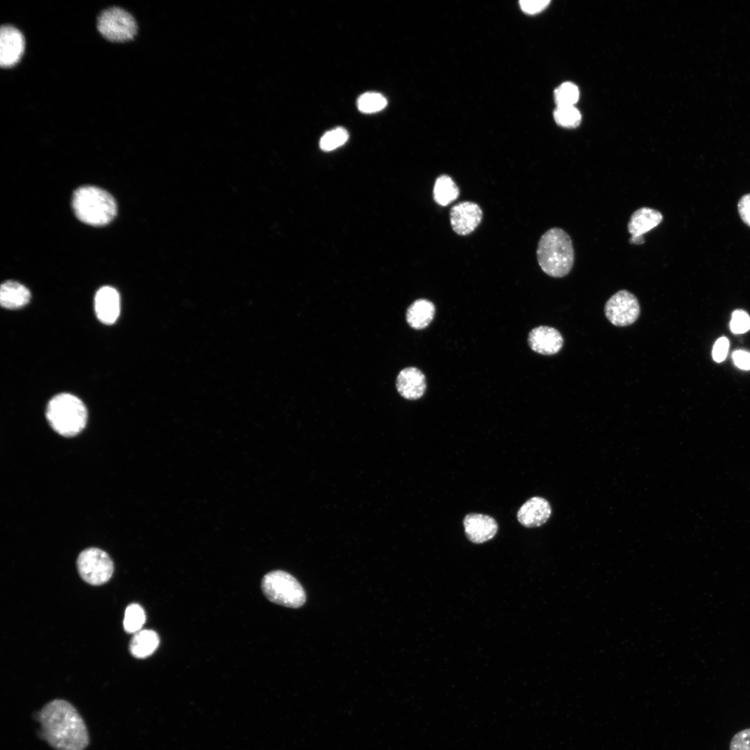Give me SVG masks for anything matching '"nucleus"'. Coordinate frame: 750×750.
<instances>
[{"label":"nucleus","instance_id":"1","mask_svg":"<svg viewBox=\"0 0 750 750\" xmlns=\"http://www.w3.org/2000/svg\"><path fill=\"white\" fill-rule=\"evenodd\" d=\"M40 735L55 750H85L90 742L86 724L68 701L56 699L40 710Z\"/></svg>","mask_w":750,"mask_h":750},{"label":"nucleus","instance_id":"2","mask_svg":"<svg viewBox=\"0 0 750 750\" xmlns=\"http://www.w3.org/2000/svg\"><path fill=\"white\" fill-rule=\"evenodd\" d=\"M537 259L542 270L550 276L560 278L572 269L574 251L569 235L562 228H552L540 238Z\"/></svg>","mask_w":750,"mask_h":750},{"label":"nucleus","instance_id":"3","mask_svg":"<svg viewBox=\"0 0 750 750\" xmlns=\"http://www.w3.org/2000/svg\"><path fill=\"white\" fill-rule=\"evenodd\" d=\"M72 208L82 222L94 226L110 223L117 213L112 196L96 186L85 185L76 189L72 197Z\"/></svg>","mask_w":750,"mask_h":750},{"label":"nucleus","instance_id":"4","mask_svg":"<svg viewBox=\"0 0 750 750\" xmlns=\"http://www.w3.org/2000/svg\"><path fill=\"white\" fill-rule=\"evenodd\" d=\"M46 417L51 428L64 437H73L85 426L87 408L77 397L61 393L49 401Z\"/></svg>","mask_w":750,"mask_h":750},{"label":"nucleus","instance_id":"5","mask_svg":"<svg viewBox=\"0 0 750 750\" xmlns=\"http://www.w3.org/2000/svg\"><path fill=\"white\" fill-rule=\"evenodd\" d=\"M261 589L269 601L285 607L297 608L306 602V592L301 585L292 575L282 570L266 574L261 581Z\"/></svg>","mask_w":750,"mask_h":750},{"label":"nucleus","instance_id":"6","mask_svg":"<svg viewBox=\"0 0 750 750\" xmlns=\"http://www.w3.org/2000/svg\"><path fill=\"white\" fill-rule=\"evenodd\" d=\"M97 29L106 40L124 42L132 40L137 33V24L133 17L119 7L109 8L97 18Z\"/></svg>","mask_w":750,"mask_h":750},{"label":"nucleus","instance_id":"7","mask_svg":"<svg viewBox=\"0 0 750 750\" xmlns=\"http://www.w3.org/2000/svg\"><path fill=\"white\" fill-rule=\"evenodd\" d=\"M77 569L84 581L92 585H100L110 579L114 565L107 553L92 547L81 552L77 559Z\"/></svg>","mask_w":750,"mask_h":750},{"label":"nucleus","instance_id":"8","mask_svg":"<svg viewBox=\"0 0 750 750\" xmlns=\"http://www.w3.org/2000/svg\"><path fill=\"white\" fill-rule=\"evenodd\" d=\"M640 304L631 292L622 290L614 294L606 303L605 315L608 321L617 326L633 324L640 315Z\"/></svg>","mask_w":750,"mask_h":750},{"label":"nucleus","instance_id":"9","mask_svg":"<svg viewBox=\"0 0 750 750\" xmlns=\"http://www.w3.org/2000/svg\"><path fill=\"white\" fill-rule=\"evenodd\" d=\"M25 47L22 33L11 25L0 29V65L7 68L15 65L21 59Z\"/></svg>","mask_w":750,"mask_h":750},{"label":"nucleus","instance_id":"10","mask_svg":"<svg viewBox=\"0 0 750 750\" xmlns=\"http://www.w3.org/2000/svg\"><path fill=\"white\" fill-rule=\"evenodd\" d=\"M483 217L480 206L472 201H462L450 210V222L453 230L460 235H467L479 225Z\"/></svg>","mask_w":750,"mask_h":750},{"label":"nucleus","instance_id":"11","mask_svg":"<svg viewBox=\"0 0 750 750\" xmlns=\"http://www.w3.org/2000/svg\"><path fill=\"white\" fill-rule=\"evenodd\" d=\"M662 219L660 211L651 208L642 207L634 211L628 223V231L631 235L629 242L633 244H643V235L660 224Z\"/></svg>","mask_w":750,"mask_h":750},{"label":"nucleus","instance_id":"12","mask_svg":"<svg viewBox=\"0 0 750 750\" xmlns=\"http://www.w3.org/2000/svg\"><path fill=\"white\" fill-rule=\"evenodd\" d=\"M467 538L476 544L492 539L498 531V524L492 517L479 513H469L463 519Z\"/></svg>","mask_w":750,"mask_h":750},{"label":"nucleus","instance_id":"13","mask_svg":"<svg viewBox=\"0 0 750 750\" xmlns=\"http://www.w3.org/2000/svg\"><path fill=\"white\" fill-rule=\"evenodd\" d=\"M528 342L531 349L542 355H553L562 347L563 338L554 328L541 326L531 331Z\"/></svg>","mask_w":750,"mask_h":750},{"label":"nucleus","instance_id":"14","mask_svg":"<svg viewBox=\"0 0 750 750\" xmlns=\"http://www.w3.org/2000/svg\"><path fill=\"white\" fill-rule=\"evenodd\" d=\"M94 309L100 322L108 325L115 323L120 312L118 292L110 286L99 288L94 297Z\"/></svg>","mask_w":750,"mask_h":750},{"label":"nucleus","instance_id":"15","mask_svg":"<svg viewBox=\"0 0 750 750\" xmlns=\"http://www.w3.org/2000/svg\"><path fill=\"white\" fill-rule=\"evenodd\" d=\"M551 514V508L548 501L540 497H533L520 507L517 517L522 525L533 528L544 524Z\"/></svg>","mask_w":750,"mask_h":750},{"label":"nucleus","instance_id":"16","mask_svg":"<svg viewBox=\"0 0 750 750\" xmlns=\"http://www.w3.org/2000/svg\"><path fill=\"white\" fill-rule=\"evenodd\" d=\"M396 387L398 392L405 399H419L426 388L425 376L416 367H406L399 373Z\"/></svg>","mask_w":750,"mask_h":750},{"label":"nucleus","instance_id":"17","mask_svg":"<svg viewBox=\"0 0 750 750\" xmlns=\"http://www.w3.org/2000/svg\"><path fill=\"white\" fill-rule=\"evenodd\" d=\"M30 299L28 289L17 281H6L1 285L0 303L4 308L19 309L26 305Z\"/></svg>","mask_w":750,"mask_h":750},{"label":"nucleus","instance_id":"18","mask_svg":"<svg viewBox=\"0 0 750 750\" xmlns=\"http://www.w3.org/2000/svg\"><path fill=\"white\" fill-rule=\"evenodd\" d=\"M435 315L434 304L424 299L415 301L407 309L406 320L415 329H422L429 325Z\"/></svg>","mask_w":750,"mask_h":750},{"label":"nucleus","instance_id":"19","mask_svg":"<svg viewBox=\"0 0 750 750\" xmlns=\"http://www.w3.org/2000/svg\"><path fill=\"white\" fill-rule=\"evenodd\" d=\"M159 644V637L152 630H142L135 633L132 638L129 649L131 654L137 658H144L151 655Z\"/></svg>","mask_w":750,"mask_h":750},{"label":"nucleus","instance_id":"20","mask_svg":"<svg viewBox=\"0 0 750 750\" xmlns=\"http://www.w3.org/2000/svg\"><path fill=\"white\" fill-rule=\"evenodd\" d=\"M459 195V189L451 177L441 175L437 178L433 188L435 201L442 206H446L454 201Z\"/></svg>","mask_w":750,"mask_h":750},{"label":"nucleus","instance_id":"21","mask_svg":"<svg viewBox=\"0 0 750 750\" xmlns=\"http://www.w3.org/2000/svg\"><path fill=\"white\" fill-rule=\"evenodd\" d=\"M146 620L144 609L137 603L127 606L124 619V628L129 633H135L140 631Z\"/></svg>","mask_w":750,"mask_h":750},{"label":"nucleus","instance_id":"22","mask_svg":"<svg viewBox=\"0 0 750 750\" xmlns=\"http://www.w3.org/2000/svg\"><path fill=\"white\" fill-rule=\"evenodd\" d=\"M387 105V100L383 95L374 92H368L361 94L357 101L359 110L365 113H373L383 110Z\"/></svg>","mask_w":750,"mask_h":750},{"label":"nucleus","instance_id":"23","mask_svg":"<svg viewBox=\"0 0 750 750\" xmlns=\"http://www.w3.org/2000/svg\"><path fill=\"white\" fill-rule=\"evenodd\" d=\"M554 97L557 106H574L578 100L579 90L575 84L565 82L555 90Z\"/></svg>","mask_w":750,"mask_h":750},{"label":"nucleus","instance_id":"24","mask_svg":"<svg viewBox=\"0 0 750 750\" xmlns=\"http://www.w3.org/2000/svg\"><path fill=\"white\" fill-rule=\"evenodd\" d=\"M553 117L558 124L567 128L577 126L581 120V115L574 106H557Z\"/></svg>","mask_w":750,"mask_h":750},{"label":"nucleus","instance_id":"25","mask_svg":"<svg viewBox=\"0 0 750 750\" xmlns=\"http://www.w3.org/2000/svg\"><path fill=\"white\" fill-rule=\"evenodd\" d=\"M346 129L339 127L326 132L320 139L319 147L324 151H332L343 145L348 140Z\"/></svg>","mask_w":750,"mask_h":750},{"label":"nucleus","instance_id":"26","mask_svg":"<svg viewBox=\"0 0 750 750\" xmlns=\"http://www.w3.org/2000/svg\"><path fill=\"white\" fill-rule=\"evenodd\" d=\"M730 326L734 333H744L750 328V317L745 311L737 310L732 314Z\"/></svg>","mask_w":750,"mask_h":750},{"label":"nucleus","instance_id":"27","mask_svg":"<svg viewBox=\"0 0 750 750\" xmlns=\"http://www.w3.org/2000/svg\"><path fill=\"white\" fill-rule=\"evenodd\" d=\"M729 750H750V728L743 729L733 735Z\"/></svg>","mask_w":750,"mask_h":750},{"label":"nucleus","instance_id":"28","mask_svg":"<svg viewBox=\"0 0 750 750\" xmlns=\"http://www.w3.org/2000/svg\"><path fill=\"white\" fill-rule=\"evenodd\" d=\"M522 10L529 15H534L543 10L550 3L548 0H524L520 1Z\"/></svg>","mask_w":750,"mask_h":750},{"label":"nucleus","instance_id":"29","mask_svg":"<svg viewBox=\"0 0 750 750\" xmlns=\"http://www.w3.org/2000/svg\"><path fill=\"white\" fill-rule=\"evenodd\" d=\"M729 342L725 337L719 338L714 344L712 357L716 362L723 361L728 353Z\"/></svg>","mask_w":750,"mask_h":750},{"label":"nucleus","instance_id":"30","mask_svg":"<svg viewBox=\"0 0 750 750\" xmlns=\"http://www.w3.org/2000/svg\"><path fill=\"white\" fill-rule=\"evenodd\" d=\"M738 211L743 222L750 226V194L744 195L740 199Z\"/></svg>","mask_w":750,"mask_h":750},{"label":"nucleus","instance_id":"31","mask_svg":"<svg viewBox=\"0 0 750 750\" xmlns=\"http://www.w3.org/2000/svg\"><path fill=\"white\" fill-rule=\"evenodd\" d=\"M733 359L737 367L742 369H750V353L737 350L733 353Z\"/></svg>","mask_w":750,"mask_h":750}]
</instances>
